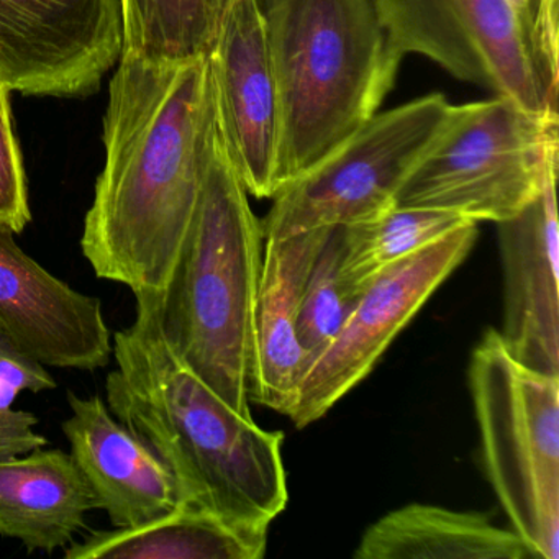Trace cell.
Wrapping results in <instances>:
<instances>
[{"label":"cell","mask_w":559,"mask_h":559,"mask_svg":"<svg viewBox=\"0 0 559 559\" xmlns=\"http://www.w3.org/2000/svg\"><path fill=\"white\" fill-rule=\"evenodd\" d=\"M217 133L209 58L150 64L123 53L104 117L106 165L81 238L97 277L132 293L166 286Z\"/></svg>","instance_id":"1"},{"label":"cell","mask_w":559,"mask_h":559,"mask_svg":"<svg viewBox=\"0 0 559 559\" xmlns=\"http://www.w3.org/2000/svg\"><path fill=\"white\" fill-rule=\"evenodd\" d=\"M135 322L117 332L107 407L171 471L185 506L267 530L289 500L281 431L235 412L163 340L150 290Z\"/></svg>","instance_id":"2"},{"label":"cell","mask_w":559,"mask_h":559,"mask_svg":"<svg viewBox=\"0 0 559 559\" xmlns=\"http://www.w3.org/2000/svg\"><path fill=\"white\" fill-rule=\"evenodd\" d=\"M217 133L201 199L166 286L152 293L173 355L235 412L251 417L253 312L261 221Z\"/></svg>","instance_id":"3"},{"label":"cell","mask_w":559,"mask_h":559,"mask_svg":"<svg viewBox=\"0 0 559 559\" xmlns=\"http://www.w3.org/2000/svg\"><path fill=\"white\" fill-rule=\"evenodd\" d=\"M280 87V189L379 112L397 76L376 0H257Z\"/></svg>","instance_id":"4"},{"label":"cell","mask_w":559,"mask_h":559,"mask_svg":"<svg viewBox=\"0 0 559 559\" xmlns=\"http://www.w3.org/2000/svg\"><path fill=\"white\" fill-rule=\"evenodd\" d=\"M471 399L487 479L532 558L559 556V376L523 365L499 330L471 353Z\"/></svg>","instance_id":"5"},{"label":"cell","mask_w":559,"mask_h":559,"mask_svg":"<svg viewBox=\"0 0 559 559\" xmlns=\"http://www.w3.org/2000/svg\"><path fill=\"white\" fill-rule=\"evenodd\" d=\"M555 163L558 114L536 116L503 96L451 106L394 205L500 224L539 194Z\"/></svg>","instance_id":"6"},{"label":"cell","mask_w":559,"mask_h":559,"mask_svg":"<svg viewBox=\"0 0 559 559\" xmlns=\"http://www.w3.org/2000/svg\"><path fill=\"white\" fill-rule=\"evenodd\" d=\"M395 50L421 55L444 71L536 116L558 114L559 71L516 0H376Z\"/></svg>","instance_id":"7"},{"label":"cell","mask_w":559,"mask_h":559,"mask_svg":"<svg viewBox=\"0 0 559 559\" xmlns=\"http://www.w3.org/2000/svg\"><path fill=\"white\" fill-rule=\"evenodd\" d=\"M451 104L428 94L378 112L319 165L273 195L264 241L346 227L382 214L447 120Z\"/></svg>","instance_id":"8"},{"label":"cell","mask_w":559,"mask_h":559,"mask_svg":"<svg viewBox=\"0 0 559 559\" xmlns=\"http://www.w3.org/2000/svg\"><path fill=\"white\" fill-rule=\"evenodd\" d=\"M469 222L374 277L362 290L335 338L309 366L287 417L297 428L325 417L368 378L395 336L435 290L466 260L476 243Z\"/></svg>","instance_id":"9"},{"label":"cell","mask_w":559,"mask_h":559,"mask_svg":"<svg viewBox=\"0 0 559 559\" xmlns=\"http://www.w3.org/2000/svg\"><path fill=\"white\" fill-rule=\"evenodd\" d=\"M123 50L120 0H0V83L11 93L90 96Z\"/></svg>","instance_id":"10"},{"label":"cell","mask_w":559,"mask_h":559,"mask_svg":"<svg viewBox=\"0 0 559 559\" xmlns=\"http://www.w3.org/2000/svg\"><path fill=\"white\" fill-rule=\"evenodd\" d=\"M218 133L248 194L280 191V87L257 0H235L209 55Z\"/></svg>","instance_id":"11"},{"label":"cell","mask_w":559,"mask_h":559,"mask_svg":"<svg viewBox=\"0 0 559 559\" xmlns=\"http://www.w3.org/2000/svg\"><path fill=\"white\" fill-rule=\"evenodd\" d=\"M0 225V325L41 365L78 371L107 368L114 340L103 302L58 280Z\"/></svg>","instance_id":"12"},{"label":"cell","mask_w":559,"mask_h":559,"mask_svg":"<svg viewBox=\"0 0 559 559\" xmlns=\"http://www.w3.org/2000/svg\"><path fill=\"white\" fill-rule=\"evenodd\" d=\"M558 165L539 194L515 217L497 224L503 271V323L499 330L523 365L559 376Z\"/></svg>","instance_id":"13"},{"label":"cell","mask_w":559,"mask_h":559,"mask_svg":"<svg viewBox=\"0 0 559 559\" xmlns=\"http://www.w3.org/2000/svg\"><path fill=\"white\" fill-rule=\"evenodd\" d=\"M70 418L61 424L71 457L116 528L159 519L181 503L175 477L158 454L146 447L106 402L68 391Z\"/></svg>","instance_id":"14"},{"label":"cell","mask_w":559,"mask_h":559,"mask_svg":"<svg viewBox=\"0 0 559 559\" xmlns=\"http://www.w3.org/2000/svg\"><path fill=\"white\" fill-rule=\"evenodd\" d=\"M330 228L264 241L253 312L250 401L289 414L307 371L297 336L300 300L313 261Z\"/></svg>","instance_id":"15"},{"label":"cell","mask_w":559,"mask_h":559,"mask_svg":"<svg viewBox=\"0 0 559 559\" xmlns=\"http://www.w3.org/2000/svg\"><path fill=\"white\" fill-rule=\"evenodd\" d=\"M96 497L71 454L38 450L0 463V538L28 551L55 552L73 545Z\"/></svg>","instance_id":"16"},{"label":"cell","mask_w":559,"mask_h":559,"mask_svg":"<svg viewBox=\"0 0 559 559\" xmlns=\"http://www.w3.org/2000/svg\"><path fill=\"white\" fill-rule=\"evenodd\" d=\"M356 559H530L525 543L486 513L408 503L376 520Z\"/></svg>","instance_id":"17"},{"label":"cell","mask_w":559,"mask_h":559,"mask_svg":"<svg viewBox=\"0 0 559 559\" xmlns=\"http://www.w3.org/2000/svg\"><path fill=\"white\" fill-rule=\"evenodd\" d=\"M267 530L247 528L198 507L175 510L127 528L94 532L64 549L67 559H260Z\"/></svg>","instance_id":"18"},{"label":"cell","mask_w":559,"mask_h":559,"mask_svg":"<svg viewBox=\"0 0 559 559\" xmlns=\"http://www.w3.org/2000/svg\"><path fill=\"white\" fill-rule=\"evenodd\" d=\"M123 53L150 64H185L211 55L235 0H120Z\"/></svg>","instance_id":"19"},{"label":"cell","mask_w":559,"mask_h":559,"mask_svg":"<svg viewBox=\"0 0 559 559\" xmlns=\"http://www.w3.org/2000/svg\"><path fill=\"white\" fill-rule=\"evenodd\" d=\"M469 222L453 212L392 205L376 217L343 227L342 276L365 289L382 271Z\"/></svg>","instance_id":"20"},{"label":"cell","mask_w":559,"mask_h":559,"mask_svg":"<svg viewBox=\"0 0 559 559\" xmlns=\"http://www.w3.org/2000/svg\"><path fill=\"white\" fill-rule=\"evenodd\" d=\"M342 258L343 227H332L307 277L297 319V336L309 366L335 338L365 290L342 276Z\"/></svg>","instance_id":"21"},{"label":"cell","mask_w":559,"mask_h":559,"mask_svg":"<svg viewBox=\"0 0 559 559\" xmlns=\"http://www.w3.org/2000/svg\"><path fill=\"white\" fill-rule=\"evenodd\" d=\"M11 91L0 83V225L22 234L32 222L27 178L12 127Z\"/></svg>","instance_id":"22"},{"label":"cell","mask_w":559,"mask_h":559,"mask_svg":"<svg viewBox=\"0 0 559 559\" xmlns=\"http://www.w3.org/2000/svg\"><path fill=\"white\" fill-rule=\"evenodd\" d=\"M19 394L11 385L0 382V463L25 456L48 443L44 435L35 431L38 418L32 412L14 408Z\"/></svg>","instance_id":"23"},{"label":"cell","mask_w":559,"mask_h":559,"mask_svg":"<svg viewBox=\"0 0 559 559\" xmlns=\"http://www.w3.org/2000/svg\"><path fill=\"white\" fill-rule=\"evenodd\" d=\"M0 382L19 392L51 391L57 389L53 376L34 355L25 352L14 336L0 325Z\"/></svg>","instance_id":"24"},{"label":"cell","mask_w":559,"mask_h":559,"mask_svg":"<svg viewBox=\"0 0 559 559\" xmlns=\"http://www.w3.org/2000/svg\"><path fill=\"white\" fill-rule=\"evenodd\" d=\"M533 35L548 63L559 71L558 0H526Z\"/></svg>","instance_id":"25"},{"label":"cell","mask_w":559,"mask_h":559,"mask_svg":"<svg viewBox=\"0 0 559 559\" xmlns=\"http://www.w3.org/2000/svg\"><path fill=\"white\" fill-rule=\"evenodd\" d=\"M516 2H520V4L525 5L526 0H516Z\"/></svg>","instance_id":"26"}]
</instances>
